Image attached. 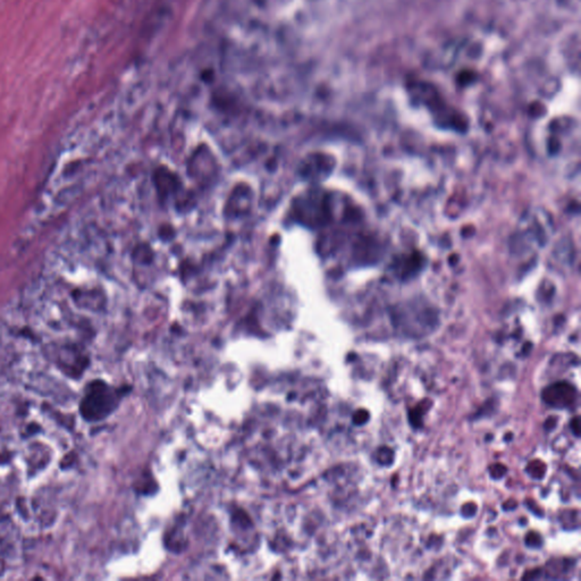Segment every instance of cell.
Masks as SVG:
<instances>
[{"mask_svg": "<svg viewBox=\"0 0 581 581\" xmlns=\"http://www.w3.org/2000/svg\"><path fill=\"white\" fill-rule=\"evenodd\" d=\"M119 392L104 383H94L83 403L84 416L92 419H101L115 408L119 401Z\"/></svg>", "mask_w": 581, "mask_h": 581, "instance_id": "6da1fadb", "label": "cell"}, {"mask_svg": "<svg viewBox=\"0 0 581 581\" xmlns=\"http://www.w3.org/2000/svg\"><path fill=\"white\" fill-rule=\"evenodd\" d=\"M541 397L546 404L554 409H566L575 402L576 390L570 383L557 382L546 387Z\"/></svg>", "mask_w": 581, "mask_h": 581, "instance_id": "7a4b0ae2", "label": "cell"}, {"mask_svg": "<svg viewBox=\"0 0 581 581\" xmlns=\"http://www.w3.org/2000/svg\"><path fill=\"white\" fill-rule=\"evenodd\" d=\"M526 471L532 479L540 480L543 479L546 475V466L543 461L532 460L528 463Z\"/></svg>", "mask_w": 581, "mask_h": 581, "instance_id": "3957f363", "label": "cell"}, {"mask_svg": "<svg viewBox=\"0 0 581 581\" xmlns=\"http://www.w3.org/2000/svg\"><path fill=\"white\" fill-rule=\"evenodd\" d=\"M427 402L428 401H423L421 403H419L416 408H413L409 413L410 423H411L414 428H420L422 426L423 414L426 412V409H428Z\"/></svg>", "mask_w": 581, "mask_h": 581, "instance_id": "277c9868", "label": "cell"}, {"mask_svg": "<svg viewBox=\"0 0 581 581\" xmlns=\"http://www.w3.org/2000/svg\"><path fill=\"white\" fill-rule=\"evenodd\" d=\"M376 460L382 466H391L394 461V452L390 447L383 446L376 452Z\"/></svg>", "mask_w": 581, "mask_h": 581, "instance_id": "5b68a950", "label": "cell"}, {"mask_svg": "<svg viewBox=\"0 0 581 581\" xmlns=\"http://www.w3.org/2000/svg\"><path fill=\"white\" fill-rule=\"evenodd\" d=\"M370 420V413L365 409H360L353 414V423L356 426H364Z\"/></svg>", "mask_w": 581, "mask_h": 581, "instance_id": "8992f818", "label": "cell"}, {"mask_svg": "<svg viewBox=\"0 0 581 581\" xmlns=\"http://www.w3.org/2000/svg\"><path fill=\"white\" fill-rule=\"evenodd\" d=\"M526 544L528 547L539 548L541 544H543V539H541L539 534H537L535 531H530L528 532V535L526 536Z\"/></svg>", "mask_w": 581, "mask_h": 581, "instance_id": "52a82bcc", "label": "cell"}, {"mask_svg": "<svg viewBox=\"0 0 581 581\" xmlns=\"http://www.w3.org/2000/svg\"><path fill=\"white\" fill-rule=\"evenodd\" d=\"M506 467L504 464H502V463H495V464H493L491 468H489V474H491V477L493 479H501L503 478L504 476L506 475Z\"/></svg>", "mask_w": 581, "mask_h": 581, "instance_id": "ba28073f", "label": "cell"}, {"mask_svg": "<svg viewBox=\"0 0 581 581\" xmlns=\"http://www.w3.org/2000/svg\"><path fill=\"white\" fill-rule=\"evenodd\" d=\"M461 513L464 518L474 517V515L477 513V505L473 503V502H469V503H467L462 506Z\"/></svg>", "mask_w": 581, "mask_h": 581, "instance_id": "9c48e42d", "label": "cell"}, {"mask_svg": "<svg viewBox=\"0 0 581 581\" xmlns=\"http://www.w3.org/2000/svg\"><path fill=\"white\" fill-rule=\"evenodd\" d=\"M579 423H580V421H579L578 417H575L573 420L571 421V429H572V431H573V434L575 435V437H579V435H580Z\"/></svg>", "mask_w": 581, "mask_h": 581, "instance_id": "30bf717a", "label": "cell"}, {"mask_svg": "<svg viewBox=\"0 0 581 581\" xmlns=\"http://www.w3.org/2000/svg\"><path fill=\"white\" fill-rule=\"evenodd\" d=\"M555 422H556V418L555 417H549L547 419V421L545 422V429L546 430H552L554 427H555Z\"/></svg>", "mask_w": 581, "mask_h": 581, "instance_id": "8fae6325", "label": "cell"}, {"mask_svg": "<svg viewBox=\"0 0 581 581\" xmlns=\"http://www.w3.org/2000/svg\"><path fill=\"white\" fill-rule=\"evenodd\" d=\"M515 506H517V503H515L514 501L510 500L509 502H506V503L503 505V508H504L505 510H514Z\"/></svg>", "mask_w": 581, "mask_h": 581, "instance_id": "7c38bea8", "label": "cell"}]
</instances>
